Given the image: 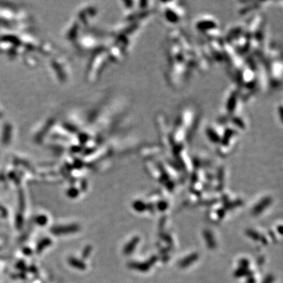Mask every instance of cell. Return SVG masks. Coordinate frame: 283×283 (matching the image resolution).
I'll return each instance as SVG.
<instances>
[{
    "instance_id": "obj_1",
    "label": "cell",
    "mask_w": 283,
    "mask_h": 283,
    "mask_svg": "<svg viewBox=\"0 0 283 283\" xmlns=\"http://www.w3.org/2000/svg\"><path fill=\"white\" fill-rule=\"evenodd\" d=\"M161 18L169 25H177L184 20L186 10L184 2H161Z\"/></svg>"
},
{
    "instance_id": "obj_2",
    "label": "cell",
    "mask_w": 283,
    "mask_h": 283,
    "mask_svg": "<svg viewBox=\"0 0 283 283\" xmlns=\"http://www.w3.org/2000/svg\"><path fill=\"white\" fill-rule=\"evenodd\" d=\"M78 227L76 225L66 226V227H55L53 228V234L55 235H66V234H71L78 231Z\"/></svg>"
},
{
    "instance_id": "obj_3",
    "label": "cell",
    "mask_w": 283,
    "mask_h": 283,
    "mask_svg": "<svg viewBox=\"0 0 283 283\" xmlns=\"http://www.w3.org/2000/svg\"><path fill=\"white\" fill-rule=\"evenodd\" d=\"M70 264L73 266L74 268H78V269H84L85 268V265H84L83 262L80 261V260H76V259H73V258H71L69 260Z\"/></svg>"
},
{
    "instance_id": "obj_4",
    "label": "cell",
    "mask_w": 283,
    "mask_h": 283,
    "mask_svg": "<svg viewBox=\"0 0 283 283\" xmlns=\"http://www.w3.org/2000/svg\"><path fill=\"white\" fill-rule=\"evenodd\" d=\"M51 241H50V239H46L44 240L41 241L39 244L38 245V247H37V252H40L41 251L43 250V248H46V247H48L49 245L51 244Z\"/></svg>"
},
{
    "instance_id": "obj_5",
    "label": "cell",
    "mask_w": 283,
    "mask_h": 283,
    "mask_svg": "<svg viewBox=\"0 0 283 283\" xmlns=\"http://www.w3.org/2000/svg\"><path fill=\"white\" fill-rule=\"evenodd\" d=\"M38 223H40V224H45L47 223V218L45 216H40V217L38 218Z\"/></svg>"
},
{
    "instance_id": "obj_6",
    "label": "cell",
    "mask_w": 283,
    "mask_h": 283,
    "mask_svg": "<svg viewBox=\"0 0 283 283\" xmlns=\"http://www.w3.org/2000/svg\"><path fill=\"white\" fill-rule=\"evenodd\" d=\"M88 252H90V250L89 248H88V247H87V248H86L85 250H84V253H83V256H84V257H85L86 254H87V253H88Z\"/></svg>"
}]
</instances>
